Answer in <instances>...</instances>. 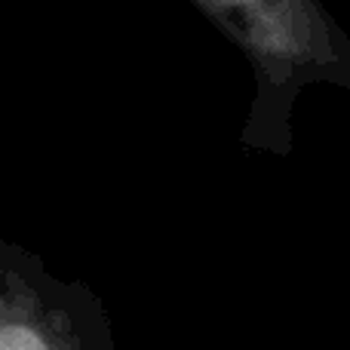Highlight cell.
Segmentation results:
<instances>
[{"label": "cell", "mask_w": 350, "mask_h": 350, "mask_svg": "<svg viewBox=\"0 0 350 350\" xmlns=\"http://www.w3.org/2000/svg\"><path fill=\"white\" fill-rule=\"evenodd\" d=\"M0 350H68L62 345V335L49 329L34 310L22 304L18 308L12 295H6L3 326H0Z\"/></svg>", "instance_id": "1"}]
</instances>
